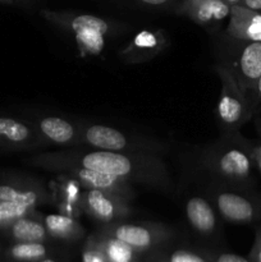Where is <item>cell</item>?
Wrapping results in <instances>:
<instances>
[{
	"label": "cell",
	"mask_w": 261,
	"mask_h": 262,
	"mask_svg": "<svg viewBox=\"0 0 261 262\" xmlns=\"http://www.w3.org/2000/svg\"><path fill=\"white\" fill-rule=\"evenodd\" d=\"M30 163L53 173L61 166L74 165L114 176L132 184H141L160 192H170L173 189V182L166 165L160 156L151 154L119 152L77 146L38 154L30 159Z\"/></svg>",
	"instance_id": "1"
},
{
	"label": "cell",
	"mask_w": 261,
	"mask_h": 262,
	"mask_svg": "<svg viewBox=\"0 0 261 262\" xmlns=\"http://www.w3.org/2000/svg\"><path fill=\"white\" fill-rule=\"evenodd\" d=\"M199 164L216 183L245 189H251L255 184L251 142L240 132L222 136L216 142L204 147Z\"/></svg>",
	"instance_id": "2"
},
{
	"label": "cell",
	"mask_w": 261,
	"mask_h": 262,
	"mask_svg": "<svg viewBox=\"0 0 261 262\" xmlns=\"http://www.w3.org/2000/svg\"><path fill=\"white\" fill-rule=\"evenodd\" d=\"M211 36L215 38L216 63L230 72L250 100L261 76V42L237 40L222 31L211 33Z\"/></svg>",
	"instance_id": "3"
},
{
	"label": "cell",
	"mask_w": 261,
	"mask_h": 262,
	"mask_svg": "<svg viewBox=\"0 0 261 262\" xmlns=\"http://www.w3.org/2000/svg\"><path fill=\"white\" fill-rule=\"evenodd\" d=\"M44 19L71 35L87 55H99L106 46L107 37L115 32V26L102 17L86 13L56 12L44 9Z\"/></svg>",
	"instance_id": "4"
},
{
	"label": "cell",
	"mask_w": 261,
	"mask_h": 262,
	"mask_svg": "<svg viewBox=\"0 0 261 262\" xmlns=\"http://www.w3.org/2000/svg\"><path fill=\"white\" fill-rule=\"evenodd\" d=\"M82 146L97 150L119 151V152H138L163 155L169 151V145L164 141L147 136L125 133L118 128L97 123L81 122Z\"/></svg>",
	"instance_id": "5"
},
{
	"label": "cell",
	"mask_w": 261,
	"mask_h": 262,
	"mask_svg": "<svg viewBox=\"0 0 261 262\" xmlns=\"http://www.w3.org/2000/svg\"><path fill=\"white\" fill-rule=\"evenodd\" d=\"M214 69L222 83L216 106V122L220 135H233L240 132V128L252 118L256 110L225 67L215 63Z\"/></svg>",
	"instance_id": "6"
},
{
	"label": "cell",
	"mask_w": 261,
	"mask_h": 262,
	"mask_svg": "<svg viewBox=\"0 0 261 262\" xmlns=\"http://www.w3.org/2000/svg\"><path fill=\"white\" fill-rule=\"evenodd\" d=\"M206 196L219 216L232 224H250L261 219V200L251 189L212 182Z\"/></svg>",
	"instance_id": "7"
},
{
	"label": "cell",
	"mask_w": 261,
	"mask_h": 262,
	"mask_svg": "<svg viewBox=\"0 0 261 262\" xmlns=\"http://www.w3.org/2000/svg\"><path fill=\"white\" fill-rule=\"evenodd\" d=\"M81 207L90 217L104 225L122 222L132 212L129 200L119 194L92 188H84Z\"/></svg>",
	"instance_id": "8"
},
{
	"label": "cell",
	"mask_w": 261,
	"mask_h": 262,
	"mask_svg": "<svg viewBox=\"0 0 261 262\" xmlns=\"http://www.w3.org/2000/svg\"><path fill=\"white\" fill-rule=\"evenodd\" d=\"M232 5L224 0H181L174 13L186 15L210 33L219 32L220 26L229 19Z\"/></svg>",
	"instance_id": "9"
},
{
	"label": "cell",
	"mask_w": 261,
	"mask_h": 262,
	"mask_svg": "<svg viewBox=\"0 0 261 262\" xmlns=\"http://www.w3.org/2000/svg\"><path fill=\"white\" fill-rule=\"evenodd\" d=\"M102 234L110 235L133 250H148L158 241L166 237V230L163 225L146 224V223H123L117 222L106 224L102 228Z\"/></svg>",
	"instance_id": "10"
},
{
	"label": "cell",
	"mask_w": 261,
	"mask_h": 262,
	"mask_svg": "<svg viewBox=\"0 0 261 262\" xmlns=\"http://www.w3.org/2000/svg\"><path fill=\"white\" fill-rule=\"evenodd\" d=\"M33 127L49 145L53 143L63 147L82 146V125L79 120H71L61 115L44 114L33 122Z\"/></svg>",
	"instance_id": "11"
},
{
	"label": "cell",
	"mask_w": 261,
	"mask_h": 262,
	"mask_svg": "<svg viewBox=\"0 0 261 262\" xmlns=\"http://www.w3.org/2000/svg\"><path fill=\"white\" fill-rule=\"evenodd\" d=\"M54 173L71 177L77 183L81 184L83 188L100 189V191L110 192V193L119 194V196L124 197V199L129 200V201L135 199L133 184L129 183L128 181H124V179L117 178L114 176L99 173V171H94L90 170V169L79 168V166L74 165L61 166V168L56 169Z\"/></svg>",
	"instance_id": "12"
},
{
	"label": "cell",
	"mask_w": 261,
	"mask_h": 262,
	"mask_svg": "<svg viewBox=\"0 0 261 262\" xmlns=\"http://www.w3.org/2000/svg\"><path fill=\"white\" fill-rule=\"evenodd\" d=\"M169 45V40L161 30H141L119 50V58L124 63H145L158 56Z\"/></svg>",
	"instance_id": "13"
},
{
	"label": "cell",
	"mask_w": 261,
	"mask_h": 262,
	"mask_svg": "<svg viewBox=\"0 0 261 262\" xmlns=\"http://www.w3.org/2000/svg\"><path fill=\"white\" fill-rule=\"evenodd\" d=\"M223 32L237 40L261 42V13L242 5H232L227 28Z\"/></svg>",
	"instance_id": "14"
},
{
	"label": "cell",
	"mask_w": 261,
	"mask_h": 262,
	"mask_svg": "<svg viewBox=\"0 0 261 262\" xmlns=\"http://www.w3.org/2000/svg\"><path fill=\"white\" fill-rule=\"evenodd\" d=\"M184 215L188 224L200 234H212L219 224V214L207 196H189L184 202Z\"/></svg>",
	"instance_id": "15"
},
{
	"label": "cell",
	"mask_w": 261,
	"mask_h": 262,
	"mask_svg": "<svg viewBox=\"0 0 261 262\" xmlns=\"http://www.w3.org/2000/svg\"><path fill=\"white\" fill-rule=\"evenodd\" d=\"M53 201L50 192L45 184L37 181H31L23 186L2 184L0 186V202H12L22 206L33 207L37 205H46Z\"/></svg>",
	"instance_id": "16"
},
{
	"label": "cell",
	"mask_w": 261,
	"mask_h": 262,
	"mask_svg": "<svg viewBox=\"0 0 261 262\" xmlns=\"http://www.w3.org/2000/svg\"><path fill=\"white\" fill-rule=\"evenodd\" d=\"M0 138L20 147H46L49 145L33 125L13 118H0Z\"/></svg>",
	"instance_id": "17"
},
{
	"label": "cell",
	"mask_w": 261,
	"mask_h": 262,
	"mask_svg": "<svg viewBox=\"0 0 261 262\" xmlns=\"http://www.w3.org/2000/svg\"><path fill=\"white\" fill-rule=\"evenodd\" d=\"M44 224L49 235L59 239H74L81 235L82 227L71 215L49 214L44 216Z\"/></svg>",
	"instance_id": "18"
},
{
	"label": "cell",
	"mask_w": 261,
	"mask_h": 262,
	"mask_svg": "<svg viewBox=\"0 0 261 262\" xmlns=\"http://www.w3.org/2000/svg\"><path fill=\"white\" fill-rule=\"evenodd\" d=\"M12 235L18 242H44L49 234L44 222L26 215L13 222Z\"/></svg>",
	"instance_id": "19"
},
{
	"label": "cell",
	"mask_w": 261,
	"mask_h": 262,
	"mask_svg": "<svg viewBox=\"0 0 261 262\" xmlns=\"http://www.w3.org/2000/svg\"><path fill=\"white\" fill-rule=\"evenodd\" d=\"M101 245H97V247L102 251L107 261L110 262H132L133 260V248L123 243L122 241L117 239L110 235L102 234Z\"/></svg>",
	"instance_id": "20"
},
{
	"label": "cell",
	"mask_w": 261,
	"mask_h": 262,
	"mask_svg": "<svg viewBox=\"0 0 261 262\" xmlns=\"http://www.w3.org/2000/svg\"><path fill=\"white\" fill-rule=\"evenodd\" d=\"M46 253L48 247L42 242H19L10 250V255L20 261L38 260L45 257Z\"/></svg>",
	"instance_id": "21"
},
{
	"label": "cell",
	"mask_w": 261,
	"mask_h": 262,
	"mask_svg": "<svg viewBox=\"0 0 261 262\" xmlns=\"http://www.w3.org/2000/svg\"><path fill=\"white\" fill-rule=\"evenodd\" d=\"M32 212H35L33 207L22 206L12 202H0V223H13Z\"/></svg>",
	"instance_id": "22"
},
{
	"label": "cell",
	"mask_w": 261,
	"mask_h": 262,
	"mask_svg": "<svg viewBox=\"0 0 261 262\" xmlns=\"http://www.w3.org/2000/svg\"><path fill=\"white\" fill-rule=\"evenodd\" d=\"M168 262H206L202 256L187 250H177L169 256Z\"/></svg>",
	"instance_id": "23"
},
{
	"label": "cell",
	"mask_w": 261,
	"mask_h": 262,
	"mask_svg": "<svg viewBox=\"0 0 261 262\" xmlns=\"http://www.w3.org/2000/svg\"><path fill=\"white\" fill-rule=\"evenodd\" d=\"M141 5L150 8H176L181 0H136Z\"/></svg>",
	"instance_id": "24"
},
{
	"label": "cell",
	"mask_w": 261,
	"mask_h": 262,
	"mask_svg": "<svg viewBox=\"0 0 261 262\" xmlns=\"http://www.w3.org/2000/svg\"><path fill=\"white\" fill-rule=\"evenodd\" d=\"M83 262H106V257L101 251L87 250L83 255Z\"/></svg>",
	"instance_id": "25"
},
{
	"label": "cell",
	"mask_w": 261,
	"mask_h": 262,
	"mask_svg": "<svg viewBox=\"0 0 261 262\" xmlns=\"http://www.w3.org/2000/svg\"><path fill=\"white\" fill-rule=\"evenodd\" d=\"M251 150H252L253 163H255L256 171L261 174V142L252 143L251 142Z\"/></svg>",
	"instance_id": "26"
},
{
	"label": "cell",
	"mask_w": 261,
	"mask_h": 262,
	"mask_svg": "<svg viewBox=\"0 0 261 262\" xmlns=\"http://www.w3.org/2000/svg\"><path fill=\"white\" fill-rule=\"evenodd\" d=\"M250 101H251V104H252V106L255 107V110H256V107H257V105L261 102V76H260V78L257 79V82H256L255 89H253L252 94H251Z\"/></svg>",
	"instance_id": "27"
},
{
	"label": "cell",
	"mask_w": 261,
	"mask_h": 262,
	"mask_svg": "<svg viewBox=\"0 0 261 262\" xmlns=\"http://www.w3.org/2000/svg\"><path fill=\"white\" fill-rule=\"evenodd\" d=\"M216 262H250L247 258L242 257L235 253H222L217 256Z\"/></svg>",
	"instance_id": "28"
},
{
	"label": "cell",
	"mask_w": 261,
	"mask_h": 262,
	"mask_svg": "<svg viewBox=\"0 0 261 262\" xmlns=\"http://www.w3.org/2000/svg\"><path fill=\"white\" fill-rule=\"evenodd\" d=\"M238 5H242L248 9L261 13V0H242Z\"/></svg>",
	"instance_id": "29"
},
{
	"label": "cell",
	"mask_w": 261,
	"mask_h": 262,
	"mask_svg": "<svg viewBox=\"0 0 261 262\" xmlns=\"http://www.w3.org/2000/svg\"><path fill=\"white\" fill-rule=\"evenodd\" d=\"M256 258L261 262V232L257 234V243H256Z\"/></svg>",
	"instance_id": "30"
},
{
	"label": "cell",
	"mask_w": 261,
	"mask_h": 262,
	"mask_svg": "<svg viewBox=\"0 0 261 262\" xmlns=\"http://www.w3.org/2000/svg\"><path fill=\"white\" fill-rule=\"evenodd\" d=\"M224 2L228 3V4H230V5H235V4H240L242 0H224Z\"/></svg>",
	"instance_id": "31"
},
{
	"label": "cell",
	"mask_w": 261,
	"mask_h": 262,
	"mask_svg": "<svg viewBox=\"0 0 261 262\" xmlns=\"http://www.w3.org/2000/svg\"><path fill=\"white\" fill-rule=\"evenodd\" d=\"M40 262H55L54 260H51V258H45V260L40 261Z\"/></svg>",
	"instance_id": "32"
}]
</instances>
